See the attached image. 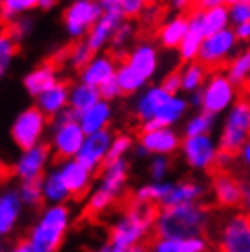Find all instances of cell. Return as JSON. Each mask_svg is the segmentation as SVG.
<instances>
[{
	"instance_id": "11",
	"label": "cell",
	"mask_w": 250,
	"mask_h": 252,
	"mask_svg": "<svg viewBox=\"0 0 250 252\" xmlns=\"http://www.w3.org/2000/svg\"><path fill=\"white\" fill-rule=\"evenodd\" d=\"M100 6L95 0H73L62 11L64 32L73 42L84 40L92 26L100 17Z\"/></svg>"
},
{
	"instance_id": "1",
	"label": "cell",
	"mask_w": 250,
	"mask_h": 252,
	"mask_svg": "<svg viewBox=\"0 0 250 252\" xmlns=\"http://www.w3.org/2000/svg\"><path fill=\"white\" fill-rule=\"evenodd\" d=\"M212 214L203 205H181V207L159 208L156 212L154 232L156 238L168 240H188L205 236L210 227Z\"/></svg>"
},
{
	"instance_id": "34",
	"label": "cell",
	"mask_w": 250,
	"mask_h": 252,
	"mask_svg": "<svg viewBox=\"0 0 250 252\" xmlns=\"http://www.w3.org/2000/svg\"><path fill=\"white\" fill-rule=\"evenodd\" d=\"M135 37H137V26L133 20H123L115 32L112 35V40H110V53L113 57L121 59L126 51L130 50L133 42H135Z\"/></svg>"
},
{
	"instance_id": "58",
	"label": "cell",
	"mask_w": 250,
	"mask_h": 252,
	"mask_svg": "<svg viewBox=\"0 0 250 252\" xmlns=\"http://www.w3.org/2000/svg\"><path fill=\"white\" fill-rule=\"evenodd\" d=\"M0 252H4V247H2V245H0Z\"/></svg>"
},
{
	"instance_id": "54",
	"label": "cell",
	"mask_w": 250,
	"mask_h": 252,
	"mask_svg": "<svg viewBox=\"0 0 250 252\" xmlns=\"http://www.w3.org/2000/svg\"><path fill=\"white\" fill-rule=\"evenodd\" d=\"M57 2L55 0H37V7L42 9V11H50L51 7H55Z\"/></svg>"
},
{
	"instance_id": "44",
	"label": "cell",
	"mask_w": 250,
	"mask_h": 252,
	"mask_svg": "<svg viewBox=\"0 0 250 252\" xmlns=\"http://www.w3.org/2000/svg\"><path fill=\"white\" fill-rule=\"evenodd\" d=\"M33 30H35V19H33L31 15H26V17H20L15 22H11V24L7 26L6 32L9 33V37L17 44H20L22 40H26V38L31 35Z\"/></svg>"
},
{
	"instance_id": "10",
	"label": "cell",
	"mask_w": 250,
	"mask_h": 252,
	"mask_svg": "<svg viewBox=\"0 0 250 252\" xmlns=\"http://www.w3.org/2000/svg\"><path fill=\"white\" fill-rule=\"evenodd\" d=\"M48 126H50V119L44 114H40L35 106H30L24 108L15 117L11 128H9V135H11L15 146L22 152L40 145L48 132Z\"/></svg>"
},
{
	"instance_id": "48",
	"label": "cell",
	"mask_w": 250,
	"mask_h": 252,
	"mask_svg": "<svg viewBox=\"0 0 250 252\" xmlns=\"http://www.w3.org/2000/svg\"><path fill=\"white\" fill-rule=\"evenodd\" d=\"M159 86L168 95H181V81H179V69L168 71L163 77V81L159 82Z\"/></svg>"
},
{
	"instance_id": "22",
	"label": "cell",
	"mask_w": 250,
	"mask_h": 252,
	"mask_svg": "<svg viewBox=\"0 0 250 252\" xmlns=\"http://www.w3.org/2000/svg\"><path fill=\"white\" fill-rule=\"evenodd\" d=\"M24 214V205L20 201L19 192L13 187L0 190V238H7L19 227Z\"/></svg>"
},
{
	"instance_id": "26",
	"label": "cell",
	"mask_w": 250,
	"mask_h": 252,
	"mask_svg": "<svg viewBox=\"0 0 250 252\" xmlns=\"http://www.w3.org/2000/svg\"><path fill=\"white\" fill-rule=\"evenodd\" d=\"M68 92H69L68 82L59 81L50 90H46L44 94L38 95L33 106L51 121L53 117H57L61 112H64L68 108Z\"/></svg>"
},
{
	"instance_id": "5",
	"label": "cell",
	"mask_w": 250,
	"mask_h": 252,
	"mask_svg": "<svg viewBox=\"0 0 250 252\" xmlns=\"http://www.w3.org/2000/svg\"><path fill=\"white\" fill-rule=\"evenodd\" d=\"M86 133L77 123V115L71 110H64L61 114L51 119V132H50V146L51 156L55 154L59 161H68L75 159L82 143H84Z\"/></svg>"
},
{
	"instance_id": "25",
	"label": "cell",
	"mask_w": 250,
	"mask_h": 252,
	"mask_svg": "<svg viewBox=\"0 0 250 252\" xmlns=\"http://www.w3.org/2000/svg\"><path fill=\"white\" fill-rule=\"evenodd\" d=\"M170 95L164 92L159 84H148L144 90H141L135 99H133V115L135 119L144 125L148 121L154 119L156 112L159 110V106L163 104Z\"/></svg>"
},
{
	"instance_id": "41",
	"label": "cell",
	"mask_w": 250,
	"mask_h": 252,
	"mask_svg": "<svg viewBox=\"0 0 250 252\" xmlns=\"http://www.w3.org/2000/svg\"><path fill=\"white\" fill-rule=\"evenodd\" d=\"M19 197L24 208H38L44 205L42 199V189H40V181H28V183H20L17 187Z\"/></svg>"
},
{
	"instance_id": "24",
	"label": "cell",
	"mask_w": 250,
	"mask_h": 252,
	"mask_svg": "<svg viewBox=\"0 0 250 252\" xmlns=\"http://www.w3.org/2000/svg\"><path fill=\"white\" fill-rule=\"evenodd\" d=\"M61 81L59 77V68L53 61H46V63L37 64L35 68H31L22 79V86H24L26 94L37 99L38 95L44 94L46 90H50L53 84Z\"/></svg>"
},
{
	"instance_id": "16",
	"label": "cell",
	"mask_w": 250,
	"mask_h": 252,
	"mask_svg": "<svg viewBox=\"0 0 250 252\" xmlns=\"http://www.w3.org/2000/svg\"><path fill=\"white\" fill-rule=\"evenodd\" d=\"M113 132L112 130H102V132L97 133H90L84 137V143H82L81 150L77 154V161L86 166L90 172H97L104 166V161H106L108 150H110V145H112Z\"/></svg>"
},
{
	"instance_id": "3",
	"label": "cell",
	"mask_w": 250,
	"mask_h": 252,
	"mask_svg": "<svg viewBox=\"0 0 250 252\" xmlns=\"http://www.w3.org/2000/svg\"><path fill=\"white\" fill-rule=\"evenodd\" d=\"M71 227V210L68 205H46L40 210L28 236L26 243L33 252H59Z\"/></svg>"
},
{
	"instance_id": "21",
	"label": "cell",
	"mask_w": 250,
	"mask_h": 252,
	"mask_svg": "<svg viewBox=\"0 0 250 252\" xmlns=\"http://www.w3.org/2000/svg\"><path fill=\"white\" fill-rule=\"evenodd\" d=\"M207 194V187L195 179H179L172 181L170 190L159 208L181 207V205H199L201 199Z\"/></svg>"
},
{
	"instance_id": "49",
	"label": "cell",
	"mask_w": 250,
	"mask_h": 252,
	"mask_svg": "<svg viewBox=\"0 0 250 252\" xmlns=\"http://www.w3.org/2000/svg\"><path fill=\"white\" fill-rule=\"evenodd\" d=\"M97 90H99L100 99H102V101H106V102H112V101H115V99H119V97H121V92H119V88H117V82H115V79L104 82V84H102V86H99Z\"/></svg>"
},
{
	"instance_id": "30",
	"label": "cell",
	"mask_w": 250,
	"mask_h": 252,
	"mask_svg": "<svg viewBox=\"0 0 250 252\" xmlns=\"http://www.w3.org/2000/svg\"><path fill=\"white\" fill-rule=\"evenodd\" d=\"M195 11H197V20H199L201 30L205 33V37L230 28L228 11H226V2H219V4H216L214 7H207V9L195 7Z\"/></svg>"
},
{
	"instance_id": "52",
	"label": "cell",
	"mask_w": 250,
	"mask_h": 252,
	"mask_svg": "<svg viewBox=\"0 0 250 252\" xmlns=\"http://www.w3.org/2000/svg\"><path fill=\"white\" fill-rule=\"evenodd\" d=\"M4 252H33V251L30 249V245L26 241H19V243L11 245L9 249H4Z\"/></svg>"
},
{
	"instance_id": "18",
	"label": "cell",
	"mask_w": 250,
	"mask_h": 252,
	"mask_svg": "<svg viewBox=\"0 0 250 252\" xmlns=\"http://www.w3.org/2000/svg\"><path fill=\"white\" fill-rule=\"evenodd\" d=\"M117 66H119V59L113 57L110 51L97 53V55H94V57L90 59V63L79 71V81L88 84V86L99 88L104 82L115 79Z\"/></svg>"
},
{
	"instance_id": "27",
	"label": "cell",
	"mask_w": 250,
	"mask_h": 252,
	"mask_svg": "<svg viewBox=\"0 0 250 252\" xmlns=\"http://www.w3.org/2000/svg\"><path fill=\"white\" fill-rule=\"evenodd\" d=\"M113 119V106L112 102H106L100 99L95 102L92 108H88L86 112L77 115V123L82 128V132L90 135V133H97L102 130H110V123Z\"/></svg>"
},
{
	"instance_id": "4",
	"label": "cell",
	"mask_w": 250,
	"mask_h": 252,
	"mask_svg": "<svg viewBox=\"0 0 250 252\" xmlns=\"http://www.w3.org/2000/svg\"><path fill=\"white\" fill-rule=\"evenodd\" d=\"M128 170L130 164L126 159L106 163L99 170V181L92 192L88 194L86 210L92 216H102L117 203L121 195L125 194L128 185Z\"/></svg>"
},
{
	"instance_id": "40",
	"label": "cell",
	"mask_w": 250,
	"mask_h": 252,
	"mask_svg": "<svg viewBox=\"0 0 250 252\" xmlns=\"http://www.w3.org/2000/svg\"><path fill=\"white\" fill-rule=\"evenodd\" d=\"M133 146H135V139L131 133H113V139H112V145H110V150H108V156H106V163H115V161H123L126 159V156L133 150Z\"/></svg>"
},
{
	"instance_id": "12",
	"label": "cell",
	"mask_w": 250,
	"mask_h": 252,
	"mask_svg": "<svg viewBox=\"0 0 250 252\" xmlns=\"http://www.w3.org/2000/svg\"><path fill=\"white\" fill-rule=\"evenodd\" d=\"M219 252H250V221L243 212L228 214L218 230Z\"/></svg>"
},
{
	"instance_id": "42",
	"label": "cell",
	"mask_w": 250,
	"mask_h": 252,
	"mask_svg": "<svg viewBox=\"0 0 250 252\" xmlns=\"http://www.w3.org/2000/svg\"><path fill=\"white\" fill-rule=\"evenodd\" d=\"M94 57V53L88 50V46L84 44V40H79V42H73L71 46H68L66 50V63L69 64V68L75 69V71H81L90 59Z\"/></svg>"
},
{
	"instance_id": "47",
	"label": "cell",
	"mask_w": 250,
	"mask_h": 252,
	"mask_svg": "<svg viewBox=\"0 0 250 252\" xmlns=\"http://www.w3.org/2000/svg\"><path fill=\"white\" fill-rule=\"evenodd\" d=\"M150 252H185L183 240H168V238H156L148 247Z\"/></svg>"
},
{
	"instance_id": "33",
	"label": "cell",
	"mask_w": 250,
	"mask_h": 252,
	"mask_svg": "<svg viewBox=\"0 0 250 252\" xmlns=\"http://www.w3.org/2000/svg\"><path fill=\"white\" fill-rule=\"evenodd\" d=\"M225 77L241 92L243 86H247L250 75V51L249 50H239L234 57L226 63L225 66Z\"/></svg>"
},
{
	"instance_id": "9",
	"label": "cell",
	"mask_w": 250,
	"mask_h": 252,
	"mask_svg": "<svg viewBox=\"0 0 250 252\" xmlns=\"http://www.w3.org/2000/svg\"><path fill=\"white\" fill-rule=\"evenodd\" d=\"M238 51H239L238 38H236V35L232 32V28H228V30H223V32L214 33V35H208V37L203 38L195 61L203 68L219 71V68H225L226 63Z\"/></svg>"
},
{
	"instance_id": "39",
	"label": "cell",
	"mask_w": 250,
	"mask_h": 252,
	"mask_svg": "<svg viewBox=\"0 0 250 252\" xmlns=\"http://www.w3.org/2000/svg\"><path fill=\"white\" fill-rule=\"evenodd\" d=\"M17 55H19V44L9 37L6 30H0V81L11 69Z\"/></svg>"
},
{
	"instance_id": "20",
	"label": "cell",
	"mask_w": 250,
	"mask_h": 252,
	"mask_svg": "<svg viewBox=\"0 0 250 252\" xmlns=\"http://www.w3.org/2000/svg\"><path fill=\"white\" fill-rule=\"evenodd\" d=\"M188 114V102L185 95H170L168 99L159 106L154 119L141 125V132L157 130V128H174L179 125Z\"/></svg>"
},
{
	"instance_id": "38",
	"label": "cell",
	"mask_w": 250,
	"mask_h": 252,
	"mask_svg": "<svg viewBox=\"0 0 250 252\" xmlns=\"http://www.w3.org/2000/svg\"><path fill=\"white\" fill-rule=\"evenodd\" d=\"M216 126V117L205 114V112H195L185 121L183 133L185 137H197V135H212V130Z\"/></svg>"
},
{
	"instance_id": "43",
	"label": "cell",
	"mask_w": 250,
	"mask_h": 252,
	"mask_svg": "<svg viewBox=\"0 0 250 252\" xmlns=\"http://www.w3.org/2000/svg\"><path fill=\"white\" fill-rule=\"evenodd\" d=\"M230 28L241 24H250V2L249 0H232L226 4Z\"/></svg>"
},
{
	"instance_id": "17",
	"label": "cell",
	"mask_w": 250,
	"mask_h": 252,
	"mask_svg": "<svg viewBox=\"0 0 250 252\" xmlns=\"http://www.w3.org/2000/svg\"><path fill=\"white\" fill-rule=\"evenodd\" d=\"M181 133L175 128H157L141 132L137 137V145L146 152V156H166L172 158L181 146Z\"/></svg>"
},
{
	"instance_id": "53",
	"label": "cell",
	"mask_w": 250,
	"mask_h": 252,
	"mask_svg": "<svg viewBox=\"0 0 250 252\" xmlns=\"http://www.w3.org/2000/svg\"><path fill=\"white\" fill-rule=\"evenodd\" d=\"M170 6L174 7L179 15H183V13L187 11V7H192V4H190V2H185V0H177V2H172Z\"/></svg>"
},
{
	"instance_id": "23",
	"label": "cell",
	"mask_w": 250,
	"mask_h": 252,
	"mask_svg": "<svg viewBox=\"0 0 250 252\" xmlns=\"http://www.w3.org/2000/svg\"><path fill=\"white\" fill-rule=\"evenodd\" d=\"M123 17L117 13H100V17L97 19L92 30L88 32V35L84 37V44L88 46V50L92 51L94 55L102 53L104 50H108L112 35L115 32V28L123 22Z\"/></svg>"
},
{
	"instance_id": "13",
	"label": "cell",
	"mask_w": 250,
	"mask_h": 252,
	"mask_svg": "<svg viewBox=\"0 0 250 252\" xmlns=\"http://www.w3.org/2000/svg\"><path fill=\"white\" fill-rule=\"evenodd\" d=\"M185 163L197 172H210L216 168L218 158V141L212 135H197V137H183L179 146Z\"/></svg>"
},
{
	"instance_id": "6",
	"label": "cell",
	"mask_w": 250,
	"mask_h": 252,
	"mask_svg": "<svg viewBox=\"0 0 250 252\" xmlns=\"http://www.w3.org/2000/svg\"><path fill=\"white\" fill-rule=\"evenodd\" d=\"M250 133V104L247 99H239L225 114L221 133L218 139L219 152H225L232 158L238 156L243 145L249 143Z\"/></svg>"
},
{
	"instance_id": "37",
	"label": "cell",
	"mask_w": 250,
	"mask_h": 252,
	"mask_svg": "<svg viewBox=\"0 0 250 252\" xmlns=\"http://www.w3.org/2000/svg\"><path fill=\"white\" fill-rule=\"evenodd\" d=\"M37 9V0H2L0 2V22L9 26L20 17Z\"/></svg>"
},
{
	"instance_id": "7",
	"label": "cell",
	"mask_w": 250,
	"mask_h": 252,
	"mask_svg": "<svg viewBox=\"0 0 250 252\" xmlns=\"http://www.w3.org/2000/svg\"><path fill=\"white\" fill-rule=\"evenodd\" d=\"M199 92L201 112L212 115L216 119L219 115H225L228 112V108L241 99V92L226 79L223 71L208 73L207 81H205Z\"/></svg>"
},
{
	"instance_id": "31",
	"label": "cell",
	"mask_w": 250,
	"mask_h": 252,
	"mask_svg": "<svg viewBox=\"0 0 250 252\" xmlns=\"http://www.w3.org/2000/svg\"><path fill=\"white\" fill-rule=\"evenodd\" d=\"M40 189H42V199L48 205H66L71 199L62 177L55 166L48 170L40 179Z\"/></svg>"
},
{
	"instance_id": "57",
	"label": "cell",
	"mask_w": 250,
	"mask_h": 252,
	"mask_svg": "<svg viewBox=\"0 0 250 252\" xmlns=\"http://www.w3.org/2000/svg\"><path fill=\"white\" fill-rule=\"evenodd\" d=\"M94 252H110V249H108V245H106V247H100V249H97V251H94Z\"/></svg>"
},
{
	"instance_id": "29",
	"label": "cell",
	"mask_w": 250,
	"mask_h": 252,
	"mask_svg": "<svg viewBox=\"0 0 250 252\" xmlns=\"http://www.w3.org/2000/svg\"><path fill=\"white\" fill-rule=\"evenodd\" d=\"M187 15H188L187 35H185V38H183L179 48H177V51H179V59H181L185 64L194 63L195 59H197L201 42H203V38H205V33H203L199 20H197V11H195V7L192 6V9H190Z\"/></svg>"
},
{
	"instance_id": "55",
	"label": "cell",
	"mask_w": 250,
	"mask_h": 252,
	"mask_svg": "<svg viewBox=\"0 0 250 252\" xmlns=\"http://www.w3.org/2000/svg\"><path fill=\"white\" fill-rule=\"evenodd\" d=\"M125 252H150V251H148V247H146V245H135V247L126 249Z\"/></svg>"
},
{
	"instance_id": "19",
	"label": "cell",
	"mask_w": 250,
	"mask_h": 252,
	"mask_svg": "<svg viewBox=\"0 0 250 252\" xmlns=\"http://www.w3.org/2000/svg\"><path fill=\"white\" fill-rule=\"evenodd\" d=\"M61 177H62L64 185L68 189L71 197H84L90 192L92 185H94L95 174L90 172L86 166H82L77 159H68V161H59L55 166Z\"/></svg>"
},
{
	"instance_id": "50",
	"label": "cell",
	"mask_w": 250,
	"mask_h": 252,
	"mask_svg": "<svg viewBox=\"0 0 250 252\" xmlns=\"http://www.w3.org/2000/svg\"><path fill=\"white\" fill-rule=\"evenodd\" d=\"M232 32L238 38V42H249L250 40V24H241V26H236V28H232Z\"/></svg>"
},
{
	"instance_id": "2",
	"label": "cell",
	"mask_w": 250,
	"mask_h": 252,
	"mask_svg": "<svg viewBox=\"0 0 250 252\" xmlns=\"http://www.w3.org/2000/svg\"><path fill=\"white\" fill-rule=\"evenodd\" d=\"M156 212V207H152V205L130 203L113 220L112 227H110L108 247L112 251L125 252L130 247L144 245V240L154 232Z\"/></svg>"
},
{
	"instance_id": "32",
	"label": "cell",
	"mask_w": 250,
	"mask_h": 252,
	"mask_svg": "<svg viewBox=\"0 0 250 252\" xmlns=\"http://www.w3.org/2000/svg\"><path fill=\"white\" fill-rule=\"evenodd\" d=\"M99 101H100L99 90L94 88V86H88V84H84L81 81L69 84L68 110H71L75 115H81L82 112H86L88 108H92L95 102Z\"/></svg>"
},
{
	"instance_id": "46",
	"label": "cell",
	"mask_w": 250,
	"mask_h": 252,
	"mask_svg": "<svg viewBox=\"0 0 250 252\" xmlns=\"http://www.w3.org/2000/svg\"><path fill=\"white\" fill-rule=\"evenodd\" d=\"M146 2L144 0H119V11L121 17L125 20H135L139 17H143V13L146 11Z\"/></svg>"
},
{
	"instance_id": "14",
	"label": "cell",
	"mask_w": 250,
	"mask_h": 252,
	"mask_svg": "<svg viewBox=\"0 0 250 252\" xmlns=\"http://www.w3.org/2000/svg\"><path fill=\"white\" fill-rule=\"evenodd\" d=\"M210 189L214 194V201L223 208H238L245 203V207H249L250 194H249V183L239 181L230 170L226 172H216L210 179Z\"/></svg>"
},
{
	"instance_id": "35",
	"label": "cell",
	"mask_w": 250,
	"mask_h": 252,
	"mask_svg": "<svg viewBox=\"0 0 250 252\" xmlns=\"http://www.w3.org/2000/svg\"><path fill=\"white\" fill-rule=\"evenodd\" d=\"M172 181H150L146 185H141L139 189H135L131 203H139V205H152V207H159L163 199L166 197L170 190Z\"/></svg>"
},
{
	"instance_id": "28",
	"label": "cell",
	"mask_w": 250,
	"mask_h": 252,
	"mask_svg": "<svg viewBox=\"0 0 250 252\" xmlns=\"http://www.w3.org/2000/svg\"><path fill=\"white\" fill-rule=\"evenodd\" d=\"M188 30V15L187 13H175L164 20L157 30V42L164 50H177L181 40L185 38Z\"/></svg>"
},
{
	"instance_id": "51",
	"label": "cell",
	"mask_w": 250,
	"mask_h": 252,
	"mask_svg": "<svg viewBox=\"0 0 250 252\" xmlns=\"http://www.w3.org/2000/svg\"><path fill=\"white\" fill-rule=\"evenodd\" d=\"M238 158H239V161L245 164V166H249V163H250V143L243 145V148L238 152Z\"/></svg>"
},
{
	"instance_id": "8",
	"label": "cell",
	"mask_w": 250,
	"mask_h": 252,
	"mask_svg": "<svg viewBox=\"0 0 250 252\" xmlns=\"http://www.w3.org/2000/svg\"><path fill=\"white\" fill-rule=\"evenodd\" d=\"M119 64L141 84L148 86L159 71L161 51L152 40H139L119 59Z\"/></svg>"
},
{
	"instance_id": "45",
	"label": "cell",
	"mask_w": 250,
	"mask_h": 252,
	"mask_svg": "<svg viewBox=\"0 0 250 252\" xmlns=\"http://www.w3.org/2000/svg\"><path fill=\"white\" fill-rule=\"evenodd\" d=\"M170 170H172V158L166 156H152L148 163L152 181H166Z\"/></svg>"
},
{
	"instance_id": "15",
	"label": "cell",
	"mask_w": 250,
	"mask_h": 252,
	"mask_svg": "<svg viewBox=\"0 0 250 252\" xmlns=\"http://www.w3.org/2000/svg\"><path fill=\"white\" fill-rule=\"evenodd\" d=\"M51 163V150L46 143L22 150L13 164V174L20 183L40 181Z\"/></svg>"
},
{
	"instance_id": "36",
	"label": "cell",
	"mask_w": 250,
	"mask_h": 252,
	"mask_svg": "<svg viewBox=\"0 0 250 252\" xmlns=\"http://www.w3.org/2000/svg\"><path fill=\"white\" fill-rule=\"evenodd\" d=\"M208 77V69L203 68L197 61L183 64L179 69V81H181V94H194L203 88Z\"/></svg>"
},
{
	"instance_id": "56",
	"label": "cell",
	"mask_w": 250,
	"mask_h": 252,
	"mask_svg": "<svg viewBox=\"0 0 250 252\" xmlns=\"http://www.w3.org/2000/svg\"><path fill=\"white\" fill-rule=\"evenodd\" d=\"M6 177H7V166H6V163L0 159V181L6 179Z\"/></svg>"
}]
</instances>
